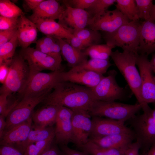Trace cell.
I'll list each match as a JSON object with an SVG mask.
<instances>
[{"label":"cell","instance_id":"3957f363","mask_svg":"<svg viewBox=\"0 0 155 155\" xmlns=\"http://www.w3.org/2000/svg\"><path fill=\"white\" fill-rule=\"evenodd\" d=\"M141 109V106L137 102L131 104L115 101L95 100L88 112L91 117H105L125 122Z\"/></svg>","mask_w":155,"mask_h":155},{"label":"cell","instance_id":"c3c4849f","mask_svg":"<svg viewBox=\"0 0 155 155\" xmlns=\"http://www.w3.org/2000/svg\"><path fill=\"white\" fill-rule=\"evenodd\" d=\"M61 150L64 155H88L84 152L70 148L67 145L60 146Z\"/></svg>","mask_w":155,"mask_h":155},{"label":"cell","instance_id":"7bdbcfd3","mask_svg":"<svg viewBox=\"0 0 155 155\" xmlns=\"http://www.w3.org/2000/svg\"><path fill=\"white\" fill-rule=\"evenodd\" d=\"M17 31V28L0 31V46L11 40Z\"/></svg>","mask_w":155,"mask_h":155},{"label":"cell","instance_id":"cb8c5ba5","mask_svg":"<svg viewBox=\"0 0 155 155\" xmlns=\"http://www.w3.org/2000/svg\"><path fill=\"white\" fill-rule=\"evenodd\" d=\"M60 106L45 105L33 112L32 118L34 125L41 127L53 126L55 123Z\"/></svg>","mask_w":155,"mask_h":155},{"label":"cell","instance_id":"b9f144b4","mask_svg":"<svg viewBox=\"0 0 155 155\" xmlns=\"http://www.w3.org/2000/svg\"><path fill=\"white\" fill-rule=\"evenodd\" d=\"M0 155H24V152L14 146L2 145L0 148Z\"/></svg>","mask_w":155,"mask_h":155},{"label":"cell","instance_id":"816d5d0a","mask_svg":"<svg viewBox=\"0 0 155 155\" xmlns=\"http://www.w3.org/2000/svg\"><path fill=\"white\" fill-rule=\"evenodd\" d=\"M142 155H155V143L153 144L149 150Z\"/></svg>","mask_w":155,"mask_h":155},{"label":"cell","instance_id":"836d02e7","mask_svg":"<svg viewBox=\"0 0 155 155\" xmlns=\"http://www.w3.org/2000/svg\"><path fill=\"white\" fill-rule=\"evenodd\" d=\"M24 14L21 9L9 0H0V16L18 18Z\"/></svg>","mask_w":155,"mask_h":155},{"label":"cell","instance_id":"8992f818","mask_svg":"<svg viewBox=\"0 0 155 155\" xmlns=\"http://www.w3.org/2000/svg\"><path fill=\"white\" fill-rule=\"evenodd\" d=\"M149 107L140 115H135L128 120L135 135L136 141L140 145L142 154L155 143V119Z\"/></svg>","mask_w":155,"mask_h":155},{"label":"cell","instance_id":"8fae6325","mask_svg":"<svg viewBox=\"0 0 155 155\" xmlns=\"http://www.w3.org/2000/svg\"><path fill=\"white\" fill-rule=\"evenodd\" d=\"M141 81V95L145 104H155V77L151 69L148 55L139 54L136 61Z\"/></svg>","mask_w":155,"mask_h":155},{"label":"cell","instance_id":"ba28073f","mask_svg":"<svg viewBox=\"0 0 155 155\" xmlns=\"http://www.w3.org/2000/svg\"><path fill=\"white\" fill-rule=\"evenodd\" d=\"M20 54L27 61L30 74L45 70L52 71L63 70L62 58L48 55L29 47L22 48Z\"/></svg>","mask_w":155,"mask_h":155},{"label":"cell","instance_id":"484cf974","mask_svg":"<svg viewBox=\"0 0 155 155\" xmlns=\"http://www.w3.org/2000/svg\"><path fill=\"white\" fill-rule=\"evenodd\" d=\"M52 137H55L54 127L53 126L41 127L33 125L26 139L14 146L24 152L29 145Z\"/></svg>","mask_w":155,"mask_h":155},{"label":"cell","instance_id":"9a60e30c","mask_svg":"<svg viewBox=\"0 0 155 155\" xmlns=\"http://www.w3.org/2000/svg\"><path fill=\"white\" fill-rule=\"evenodd\" d=\"M92 117V126L90 138L133 132L131 128L126 126L125 122L103 117Z\"/></svg>","mask_w":155,"mask_h":155},{"label":"cell","instance_id":"1f68e13d","mask_svg":"<svg viewBox=\"0 0 155 155\" xmlns=\"http://www.w3.org/2000/svg\"><path fill=\"white\" fill-rule=\"evenodd\" d=\"M112 65L109 59L91 58L78 67L103 75Z\"/></svg>","mask_w":155,"mask_h":155},{"label":"cell","instance_id":"603a6c76","mask_svg":"<svg viewBox=\"0 0 155 155\" xmlns=\"http://www.w3.org/2000/svg\"><path fill=\"white\" fill-rule=\"evenodd\" d=\"M35 24L38 30L46 36L63 39H70L74 36L73 31L55 20H42Z\"/></svg>","mask_w":155,"mask_h":155},{"label":"cell","instance_id":"681fc988","mask_svg":"<svg viewBox=\"0 0 155 155\" xmlns=\"http://www.w3.org/2000/svg\"><path fill=\"white\" fill-rule=\"evenodd\" d=\"M5 118L0 115V137L2 135L6 127V122L5 119Z\"/></svg>","mask_w":155,"mask_h":155},{"label":"cell","instance_id":"83f0119b","mask_svg":"<svg viewBox=\"0 0 155 155\" xmlns=\"http://www.w3.org/2000/svg\"><path fill=\"white\" fill-rule=\"evenodd\" d=\"M78 148L88 155H124L127 149L104 148L98 146L90 140Z\"/></svg>","mask_w":155,"mask_h":155},{"label":"cell","instance_id":"6da1fadb","mask_svg":"<svg viewBox=\"0 0 155 155\" xmlns=\"http://www.w3.org/2000/svg\"><path fill=\"white\" fill-rule=\"evenodd\" d=\"M95 100L91 88L70 82H63L55 86L42 102L44 105L88 112Z\"/></svg>","mask_w":155,"mask_h":155},{"label":"cell","instance_id":"4dcf8cb0","mask_svg":"<svg viewBox=\"0 0 155 155\" xmlns=\"http://www.w3.org/2000/svg\"><path fill=\"white\" fill-rule=\"evenodd\" d=\"M113 48L106 44H97L89 47L83 51L91 58L109 59Z\"/></svg>","mask_w":155,"mask_h":155},{"label":"cell","instance_id":"9c48e42d","mask_svg":"<svg viewBox=\"0 0 155 155\" xmlns=\"http://www.w3.org/2000/svg\"><path fill=\"white\" fill-rule=\"evenodd\" d=\"M62 71L60 70L49 73L39 72L30 74L28 82L20 95L22 98L36 96L51 92L57 84L61 82L60 74Z\"/></svg>","mask_w":155,"mask_h":155},{"label":"cell","instance_id":"4316f807","mask_svg":"<svg viewBox=\"0 0 155 155\" xmlns=\"http://www.w3.org/2000/svg\"><path fill=\"white\" fill-rule=\"evenodd\" d=\"M35 49L48 55L62 58L57 39L51 36H46L36 41Z\"/></svg>","mask_w":155,"mask_h":155},{"label":"cell","instance_id":"5b68a950","mask_svg":"<svg viewBox=\"0 0 155 155\" xmlns=\"http://www.w3.org/2000/svg\"><path fill=\"white\" fill-rule=\"evenodd\" d=\"M20 54L14 55L9 64L7 78L0 88V94L10 95L18 93L21 95L26 88L30 78L29 66Z\"/></svg>","mask_w":155,"mask_h":155},{"label":"cell","instance_id":"d6986e66","mask_svg":"<svg viewBox=\"0 0 155 155\" xmlns=\"http://www.w3.org/2000/svg\"><path fill=\"white\" fill-rule=\"evenodd\" d=\"M32 117L20 124L5 129L0 137V144L2 145L15 146L27 138L32 127Z\"/></svg>","mask_w":155,"mask_h":155},{"label":"cell","instance_id":"60d3db41","mask_svg":"<svg viewBox=\"0 0 155 155\" xmlns=\"http://www.w3.org/2000/svg\"><path fill=\"white\" fill-rule=\"evenodd\" d=\"M65 40L73 47L82 51L91 46L88 42L75 36L70 39Z\"/></svg>","mask_w":155,"mask_h":155},{"label":"cell","instance_id":"f5cc1de1","mask_svg":"<svg viewBox=\"0 0 155 155\" xmlns=\"http://www.w3.org/2000/svg\"><path fill=\"white\" fill-rule=\"evenodd\" d=\"M150 16L151 19L155 22V4H153L152 7Z\"/></svg>","mask_w":155,"mask_h":155},{"label":"cell","instance_id":"7402d4cb","mask_svg":"<svg viewBox=\"0 0 155 155\" xmlns=\"http://www.w3.org/2000/svg\"><path fill=\"white\" fill-rule=\"evenodd\" d=\"M135 139L134 131L100 137L90 138L89 140L101 147L117 149L127 148Z\"/></svg>","mask_w":155,"mask_h":155},{"label":"cell","instance_id":"7dc6e473","mask_svg":"<svg viewBox=\"0 0 155 155\" xmlns=\"http://www.w3.org/2000/svg\"><path fill=\"white\" fill-rule=\"evenodd\" d=\"M140 147L136 141L133 142L125 150L124 155H140L139 151Z\"/></svg>","mask_w":155,"mask_h":155},{"label":"cell","instance_id":"e0dca14e","mask_svg":"<svg viewBox=\"0 0 155 155\" xmlns=\"http://www.w3.org/2000/svg\"><path fill=\"white\" fill-rule=\"evenodd\" d=\"M64 5L65 9L58 22L73 32L86 28L90 18L88 13L85 10Z\"/></svg>","mask_w":155,"mask_h":155},{"label":"cell","instance_id":"ee69618b","mask_svg":"<svg viewBox=\"0 0 155 155\" xmlns=\"http://www.w3.org/2000/svg\"><path fill=\"white\" fill-rule=\"evenodd\" d=\"M40 155H64L57 146L54 140Z\"/></svg>","mask_w":155,"mask_h":155},{"label":"cell","instance_id":"ab89813d","mask_svg":"<svg viewBox=\"0 0 155 155\" xmlns=\"http://www.w3.org/2000/svg\"><path fill=\"white\" fill-rule=\"evenodd\" d=\"M18 18L0 16V31L17 28Z\"/></svg>","mask_w":155,"mask_h":155},{"label":"cell","instance_id":"7c38bea8","mask_svg":"<svg viewBox=\"0 0 155 155\" xmlns=\"http://www.w3.org/2000/svg\"><path fill=\"white\" fill-rule=\"evenodd\" d=\"M130 21L117 9L107 10L90 18L86 28L106 33L112 32Z\"/></svg>","mask_w":155,"mask_h":155},{"label":"cell","instance_id":"d590c367","mask_svg":"<svg viewBox=\"0 0 155 155\" xmlns=\"http://www.w3.org/2000/svg\"><path fill=\"white\" fill-rule=\"evenodd\" d=\"M55 137H52L29 145L26 148L24 155H40L52 144Z\"/></svg>","mask_w":155,"mask_h":155},{"label":"cell","instance_id":"7a4b0ae2","mask_svg":"<svg viewBox=\"0 0 155 155\" xmlns=\"http://www.w3.org/2000/svg\"><path fill=\"white\" fill-rule=\"evenodd\" d=\"M139 54L138 53L120 52L116 50L112 51L110 57L125 79L142 109L148 104H145L141 97V77L136 66L137 59Z\"/></svg>","mask_w":155,"mask_h":155},{"label":"cell","instance_id":"2e32d148","mask_svg":"<svg viewBox=\"0 0 155 155\" xmlns=\"http://www.w3.org/2000/svg\"><path fill=\"white\" fill-rule=\"evenodd\" d=\"M104 77L103 75L77 67L67 71H62L61 82H69L91 88L95 87Z\"/></svg>","mask_w":155,"mask_h":155},{"label":"cell","instance_id":"d4e9b609","mask_svg":"<svg viewBox=\"0 0 155 155\" xmlns=\"http://www.w3.org/2000/svg\"><path fill=\"white\" fill-rule=\"evenodd\" d=\"M61 55L71 68L80 66L87 60L88 56L83 51L75 49L65 39H57Z\"/></svg>","mask_w":155,"mask_h":155},{"label":"cell","instance_id":"ac0fdd59","mask_svg":"<svg viewBox=\"0 0 155 155\" xmlns=\"http://www.w3.org/2000/svg\"><path fill=\"white\" fill-rule=\"evenodd\" d=\"M65 9V5L57 1L43 0L28 18L34 23L42 20H59Z\"/></svg>","mask_w":155,"mask_h":155},{"label":"cell","instance_id":"4fadbf2b","mask_svg":"<svg viewBox=\"0 0 155 155\" xmlns=\"http://www.w3.org/2000/svg\"><path fill=\"white\" fill-rule=\"evenodd\" d=\"M72 110L73 143L79 148L89 140L92 126L91 116L88 111L82 110Z\"/></svg>","mask_w":155,"mask_h":155},{"label":"cell","instance_id":"f35d334b","mask_svg":"<svg viewBox=\"0 0 155 155\" xmlns=\"http://www.w3.org/2000/svg\"><path fill=\"white\" fill-rule=\"evenodd\" d=\"M95 0H63V4L72 8L85 10L89 8Z\"/></svg>","mask_w":155,"mask_h":155},{"label":"cell","instance_id":"44dd1931","mask_svg":"<svg viewBox=\"0 0 155 155\" xmlns=\"http://www.w3.org/2000/svg\"><path fill=\"white\" fill-rule=\"evenodd\" d=\"M38 30L35 24L24 14L18 18L17 27L18 45L22 48H26L36 42Z\"/></svg>","mask_w":155,"mask_h":155},{"label":"cell","instance_id":"8d00e7d4","mask_svg":"<svg viewBox=\"0 0 155 155\" xmlns=\"http://www.w3.org/2000/svg\"><path fill=\"white\" fill-rule=\"evenodd\" d=\"M140 19L145 20L151 19L150 12L153 4L152 0H135Z\"/></svg>","mask_w":155,"mask_h":155},{"label":"cell","instance_id":"5bb4252c","mask_svg":"<svg viewBox=\"0 0 155 155\" xmlns=\"http://www.w3.org/2000/svg\"><path fill=\"white\" fill-rule=\"evenodd\" d=\"M73 114L71 109L64 106H60L54 127L55 140L60 146L67 145L69 143H73Z\"/></svg>","mask_w":155,"mask_h":155},{"label":"cell","instance_id":"277c9868","mask_svg":"<svg viewBox=\"0 0 155 155\" xmlns=\"http://www.w3.org/2000/svg\"><path fill=\"white\" fill-rule=\"evenodd\" d=\"M140 24L139 20L130 21L112 32H105L106 44L120 47L124 51L138 53Z\"/></svg>","mask_w":155,"mask_h":155},{"label":"cell","instance_id":"e575fe53","mask_svg":"<svg viewBox=\"0 0 155 155\" xmlns=\"http://www.w3.org/2000/svg\"><path fill=\"white\" fill-rule=\"evenodd\" d=\"M116 0H95L85 10L88 13L90 18L97 16L107 10L108 8L116 2Z\"/></svg>","mask_w":155,"mask_h":155},{"label":"cell","instance_id":"74e56055","mask_svg":"<svg viewBox=\"0 0 155 155\" xmlns=\"http://www.w3.org/2000/svg\"><path fill=\"white\" fill-rule=\"evenodd\" d=\"M9 96L5 94L0 95V115L5 118L19 101L16 99L12 100L9 98Z\"/></svg>","mask_w":155,"mask_h":155},{"label":"cell","instance_id":"bcb514c9","mask_svg":"<svg viewBox=\"0 0 155 155\" xmlns=\"http://www.w3.org/2000/svg\"><path fill=\"white\" fill-rule=\"evenodd\" d=\"M10 64L4 63L0 65V82L2 84L5 82L8 75Z\"/></svg>","mask_w":155,"mask_h":155},{"label":"cell","instance_id":"f546056e","mask_svg":"<svg viewBox=\"0 0 155 155\" xmlns=\"http://www.w3.org/2000/svg\"><path fill=\"white\" fill-rule=\"evenodd\" d=\"M18 45L17 31L11 40L0 46V65L10 63L15 55V50Z\"/></svg>","mask_w":155,"mask_h":155},{"label":"cell","instance_id":"f907efd6","mask_svg":"<svg viewBox=\"0 0 155 155\" xmlns=\"http://www.w3.org/2000/svg\"><path fill=\"white\" fill-rule=\"evenodd\" d=\"M150 61L152 70L154 74L155 77V53L152 54V57Z\"/></svg>","mask_w":155,"mask_h":155},{"label":"cell","instance_id":"d6a6232c","mask_svg":"<svg viewBox=\"0 0 155 155\" xmlns=\"http://www.w3.org/2000/svg\"><path fill=\"white\" fill-rule=\"evenodd\" d=\"M73 35L88 42L91 46L99 44L102 40V36L99 31L88 28L74 32Z\"/></svg>","mask_w":155,"mask_h":155},{"label":"cell","instance_id":"f6af8a7d","mask_svg":"<svg viewBox=\"0 0 155 155\" xmlns=\"http://www.w3.org/2000/svg\"><path fill=\"white\" fill-rule=\"evenodd\" d=\"M43 0H24L23 1L24 8L26 11H32L36 9Z\"/></svg>","mask_w":155,"mask_h":155},{"label":"cell","instance_id":"52a82bcc","mask_svg":"<svg viewBox=\"0 0 155 155\" xmlns=\"http://www.w3.org/2000/svg\"><path fill=\"white\" fill-rule=\"evenodd\" d=\"M117 72L112 70L108 72L95 87L92 89L95 100L115 101L124 100L130 98L133 94L129 89L120 86L116 80Z\"/></svg>","mask_w":155,"mask_h":155},{"label":"cell","instance_id":"ffe728a7","mask_svg":"<svg viewBox=\"0 0 155 155\" xmlns=\"http://www.w3.org/2000/svg\"><path fill=\"white\" fill-rule=\"evenodd\" d=\"M138 52L148 56L155 53V22L152 19L140 24Z\"/></svg>","mask_w":155,"mask_h":155},{"label":"cell","instance_id":"30bf717a","mask_svg":"<svg viewBox=\"0 0 155 155\" xmlns=\"http://www.w3.org/2000/svg\"><path fill=\"white\" fill-rule=\"evenodd\" d=\"M50 92L34 96L21 98L6 117L5 129L24 122L32 117L33 110Z\"/></svg>","mask_w":155,"mask_h":155},{"label":"cell","instance_id":"f1b7e54d","mask_svg":"<svg viewBox=\"0 0 155 155\" xmlns=\"http://www.w3.org/2000/svg\"><path fill=\"white\" fill-rule=\"evenodd\" d=\"M116 9L130 21L140 19L135 0H116Z\"/></svg>","mask_w":155,"mask_h":155}]
</instances>
